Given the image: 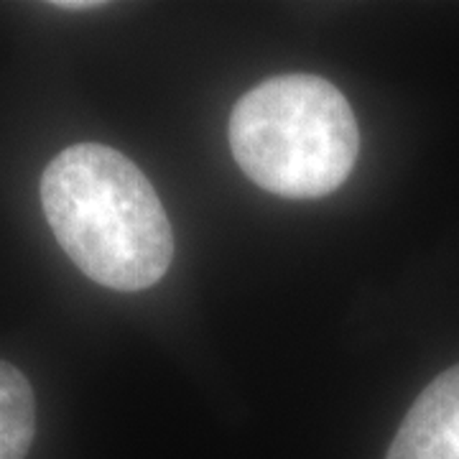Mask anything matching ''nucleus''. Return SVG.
<instances>
[{"mask_svg":"<svg viewBox=\"0 0 459 459\" xmlns=\"http://www.w3.org/2000/svg\"><path fill=\"white\" fill-rule=\"evenodd\" d=\"M41 207L56 243L100 286L143 291L171 265L164 204L115 148L80 143L56 153L41 174Z\"/></svg>","mask_w":459,"mask_h":459,"instance_id":"nucleus-1","label":"nucleus"},{"mask_svg":"<svg viewBox=\"0 0 459 459\" xmlns=\"http://www.w3.org/2000/svg\"><path fill=\"white\" fill-rule=\"evenodd\" d=\"M36 434V398L16 365L0 360V459H23Z\"/></svg>","mask_w":459,"mask_h":459,"instance_id":"nucleus-4","label":"nucleus"},{"mask_svg":"<svg viewBox=\"0 0 459 459\" xmlns=\"http://www.w3.org/2000/svg\"><path fill=\"white\" fill-rule=\"evenodd\" d=\"M228 135L247 179L289 199L340 189L360 151L350 102L316 74H279L253 87L230 115Z\"/></svg>","mask_w":459,"mask_h":459,"instance_id":"nucleus-2","label":"nucleus"},{"mask_svg":"<svg viewBox=\"0 0 459 459\" xmlns=\"http://www.w3.org/2000/svg\"><path fill=\"white\" fill-rule=\"evenodd\" d=\"M385 459H459V362L413 401Z\"/></svg>","mask_w":459,"mask_h":459,"instance_id":"nucleus-3","label":"nucleus"},{"mask_svg":"<svg viewBox=\"0 0 459 459\" xmlns=\"http://www.w3.org/2000/svg\"><path fill=\"white\" fill-rule=\"evenodd\" d=\"M54 8H62V11H90V8H100L102 3H90V0H59V3H51Z\"/></svg>","mask_w":459,"mask_h":459,"instance_id":"nucleus-5","label":"nucleus"}]
</instances>
